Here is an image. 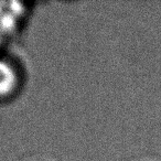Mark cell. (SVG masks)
<instances>
[{
    "label": "cell",
    "instance_id": "cell-1",
    "mask_svg": "<svg viewBox=\"0 0 161 161\" xmlns=\"http://www.w3.org/2000/svg\"><path fill=\"white\" fill-rule=\"evenodd\" d=\"M25 8L19 3H0V33H12L18 28Z\"/></svg>",
    "mask_w": 161,
    "mask_h": 161
},
{
    "label": "cell",
    "instance_id": "cell-2",
    "mask_svg": "<svg viewBox=\"0 0 161 161\" xmlns=\"http://www.w3.org/2000/svg\"><path fill=\"white\" fill-rule=\"evenodd\" d=\"M19 77L16 69L5 60H0V98L10 96L18 86Z\"/></svg>",
    "mask_w": 161,
    "mask_h": 161
},
{
    "label": "cell",
    "instance_id": "cell-3",
    "mask_svg": "<svg viewBox=\"0 0 161 161\" xmlns=\"http://www.w3.org/2000/svg\"><path fill=\"white\" fill-rule=\"evenodd\" d=\"M1 41H3V34L0 33V44H1Z\"/></svg>",
    "mask_w": 161,
    "mask_h": 161
}]
</instances>
